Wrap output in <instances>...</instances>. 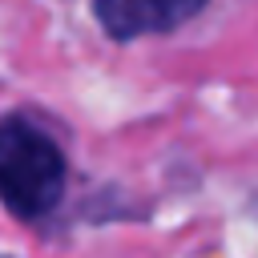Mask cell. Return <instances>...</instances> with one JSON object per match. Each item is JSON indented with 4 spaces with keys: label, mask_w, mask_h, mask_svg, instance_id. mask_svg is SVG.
<instances>
[{
    "label": "cell",
    "mask_w": 258,
    "mask_h": 258,
    "mask_svg": "<svg viewBox=\"0 0 258 258\" xmlns=\"http://www.w3.org/2000/svg\"><path fill=\"white\" fill-rule=\"evenodd\" d=\"M60 145L24 113L0 117V202L20 222H40L64 194Z\"/></svg>",
    "instance_id": "cell-1"
},
{
    "label": "cell",
    "mask_w": 258,
    "mask_h": 258,
    "mask_svg": "<svg viewBox=\"0 0 258 258\" xmlns=\"http://www.w3.org/2000/svg\"><path fill=\"white\" fill-rule=\"evenodd\" d=\"M206 0H93V16L113 40H141L189 24Z\"/></svg>",
    "instance_id": "cell-2"
}]
</instances>
